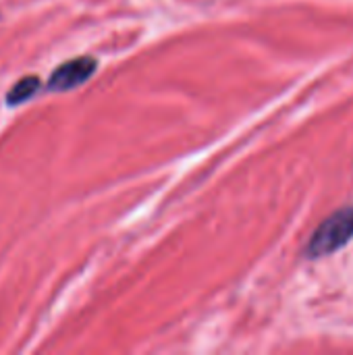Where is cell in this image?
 <instances>
[{
  "instance_id": "1",
  "label": "cell",
  "mask_w": 353,
  "mask_h": 355,
  "mask_svg": "<svg viewBox=\"0 0 353 355\" xmlns=\"http://www.w3.org/2000/svg\"><path fill=\"white\" fill-rule=\"evenodd\" d=\"M353 239V208H345L329 216L312 235L306 254L310 258L329 256Z\"/></svg>"
},
{
  "instance_id": "2",
  "label": "cell",
  "mask_w": 353,
  "mask_h": 355,
  "mask_svg": "<svg viewBox=\"0 0 353 355\" xmlns=\"http://www.w3.org/2000/svg\"><path fill=\"white\" fill-rule=\"evenodd\" d=\"M94 71H96V60L89 58V56H79L75 60H69V62L60 64L52 73V77L48 81V87L54 89V92L73 89V87L81 85L85 79H89Z\"/></svg>"
},
{
  "instance_id": "3",
  "label": "cell",
  "mask_w": 353,
  "mask_h": 355,
  "mask_svg": "<svg viewBox=\"0 0 353 355\" xmlns=\"http://www.w3.org/2000/svg\"><path fill=\"white\" fill-rule=\"evenodd\" d=\"M37 87H40V79H37V77H25V79H21L19 83H15V85L10 87V92H8V96H6V102H8V104L25 102V100H29V98L37 92Z\"/></svg>"
}]
</instances>
